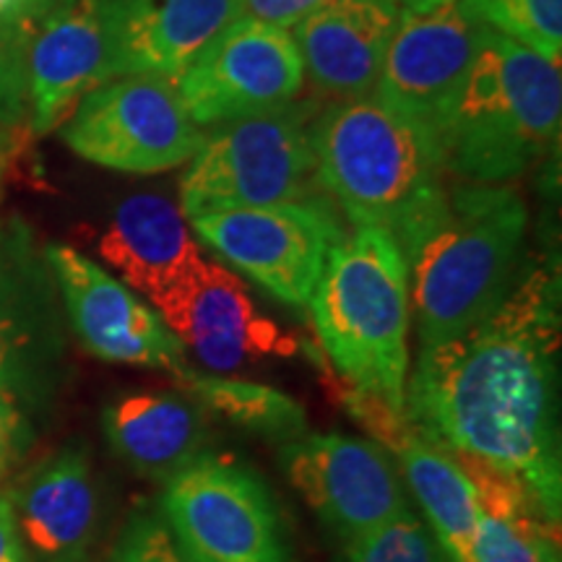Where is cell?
I'll use <instances>...</instances> for the list:
<instances>
[{
    "mask_svg": "<svg viewBox=\"0 0 562 562\" xmlns=\"http://www.w3.org/2000/svg\"><path fill=\"white\" fill-rule=\"evenodd\" d=\"M560 273L529 263L490 315L419 349L404 417L451 459L524 484L552 524L562 518L558 419Z\"/></svg>",
    "mask_w": 562,
    "mask_h": 562,
    "instance_id": "1",
    "label": "cell"
},
{
    "mask_svg": "<svg viewBox=\"0 0 562 562\" xmlns=\"http://www.w3.org/2000/svg\"><path fill=\"white\" fill-rule=\"evenodd\" d=\"M318 182L355 227L381 229L409 261L448 201L440 140L375 97L323 108L311 123Z\"/></svg>",
    "mask_w": 562,
    "mask_h": 562,
    "instance_id": "2",
    "label": "cell"
},
{
    "mask_svg": "<svg viewBox=\"0 0 562 562\" xmlns=\"http://www.w3.org/2000/svg\"><path fill=\"white\" fill-rule=\"evenodd\" d=\"M311 318L344 389L404 412L409 378V261L391 235L355 227L328 252Z\"/></svg>",
    "mask_w": 562,
    "mask_h": 562,
    "instance_id": "3",
    "label": "cell"
},
{
    "mask_svg": "<svg viewBox=\"0 0 562 562\" xmlns=\"http://www.w3.org/2000/svg\"><path fill=\"white\" fill-rule=\"evenodd\" d=\"M560 115V60L487 26L438 131L446 172L480 186L521 178L558 144Z\"/></svg>",
    "mask_w": 562,
    "mask_h": 562,
    "instance_id": "4",
    "label": "cell"
},
{
    "mask_svg": "<svg viewBox=\"0 0 562 562\" xmlns=\"http://www.w3.org/2000/svg\"><path fill=\"white\" fill-rule=\"evenodd\" d=\"M529 209L508 186L448 188L440 220L409 256L419 349L453 339L501 305L521 266Z\"/></svg>",
    "mask_w": 562,
    "mask_h": 562,
    "instance_id": "5",
    "label": "cell"
},
{
    "mask_svg": "<svg viewBox=\"0 0 562 562\" xmlns=\"http://www.w3.org/2000/svg\"><path fill=\"white\" fill-rule=\"evenodd\" d=\"M311 123L313 104L290 102L203 133L180 180L182 216L328 199L318 182Z\"/></svg>",
    "mask_w": 562,
    "mask_h": 562,
    "instance_id": "6",
    "label": "cell"
},
{
    "mask_svg": "<svg viewBox=\"0 0 562 562\" xmlns=\"http://www.w3.org/2000/svg\"><path fill=\"white\" fill-rule=\"evenodd\" d=\"M159 513L186 562H292L269 484L229 456L203 453L172 474Z\"/></svg>",
    "mask_w": 562,
    "mask_h": 562,
    "instance_id": "7",
    "label": "cell"
},
{
    "mask_svg": "<svg viewBox=\"0 0 562 562\" xmlns=\"http://www.w3.org/2000/svg\"><path fill=\"white\" fill-rule=\"evenodd\" d=\"M60 136L70 151L104 170L157 175L186 165L203 133L182 108L178 83L121 76L91 89Z\"/></svg>",
    "mask_w": 562,
    "mask_h": 562,
    "instance_id": "8",
    "label": "cell"
},
{
    "mask_svg": "<svg viewBox=\"0 0 562 562\" xmlns=\"http://www.w3.org/2000/svg\"><path fill=\"white\" fill-rule=\"evenodd\" d=\"M191 227L222 263L292 307H307L328 252L347 232L331 199L216 211Z\"/></svg>",
    "mask_w": 562,
    "mask_h": 562,
    "instance_id": "9",
    "label": "cell"
},
{
    "mask_svg": "<svg viewBox=\"0 0 562 562\" xmlns=\"http://www.w3.org/2000/svg\"><path fill=\"white\" fill-rule=\"evenodd\" d=\"M484 30L469 0H425L402 9L372 97L438 136Z\"/></svg>",
    "mask_w": 562,
    "mask_h": 562,
    "instance_id": "10",
    "label": "cell"
},
{
    "mask_svg": "<svg viewBox=\"0 0 562 562\" xmlns=\"http://www.w3.org/2000/svg\"><path fill=\"white\" fill-rule=\"evenodd\" d=\"M302 83L305 66L292 32L240 16L180 76L178 94L199 128H214L284 108Z\"/></svg>",
    "mask_w": 562,
    "mask_h": 562,
    "instance_id": "11",
    "label": "cell"
},
{
    "mask_svg": "<svg viewBox=\"0 0 562 562\" xmlns=\"http://www.w3.org/2000/svg\"><path fill=\"white\" fill-rule=\"evenodd\" d=\"M42 258L66 302L76 339L89 355L104 362L165 370L172 378L191 368L186 347L159 313L100 263L63 243L47 245Z\"/></svg>",
    "mask_w": 562,
    "mask_h": 562,
    "instance_id": "12",
    "label": "cell"
},
{
    "mask_svg": "<svg viewBox=\"0 0 562 562\" xmlns=\"http://www.w3.org/2000/svg\"><path fill=\"white\" fill-rule=\"evenodd\" d=\"M281 467L302 501L344 542L409 510L396 463L375 440L300 435L281 448Z\"/></svg>",
    "mask_w": 562,
    "mask_h": 562,
    "instance_id": "13",
    "label": "cell"
},
{
    "mask_svg": "<svg viewBox=\"0 0 562 562\" xmlns=\"http://www.w3.org/2000/svg\"><path fill=\"white\" fill-rule=\"evenodd\" d=\"M165 326L211 372L240 370L266 357H292L297 341L252 305L240 279L203 261L151 302Z\"/></svg>",
    "mask_w": 562,
    "mask_h": 562,
    "instance_id": "14",
    "label": "cell"
},
{
    "mask_svg": "<svg viewBox=\"0 0 562 562\" xmlns=\"http://www.w3.org/2000/svg\"><path fill=\"white\" fill-rule=\"evenodd\" d=\"M104 81H112L104 0H55L34 21L26 53L30 128L37 136L60 128Z\"/></svg>",
    "mask_w": 562,
    "mask_h": 562,
    "instance_id": "15",
    "label": "cell"
},
{
    "mask_svg": "<svg viewBox=\"0 0 562 562\" xmlns=\"http://www.w3.org/2000/svg\"><path fill=\"white\" fill-rule=\"evenodd\" d=\"M112 79L178 81L232 21L240 0H104Z\"/></svg>",
    "mask_w": 562,
    "mask_h": 562,
    "instance_id": "16",
    "label": "cell"
},
{
    "mask_svg": "<svg viewBox=\"0 0 562 562\" xmlns=\"http://www.w3.org/2000/svg\"><path fill=\"white\" fill-rule=\"evenodd\" d=\"M398 5L389 0H328L294 24L292 37L305 76L336 100L370 97L396 30Z\"/></svg>",
    "mask_w": 562,
    "mask_h": 562,
    "instance_id": "17",
    "label": "cell"
},
{
    "mask_svg": "<svg viewBox=\"0 0 562 562\" xmlns=\"http://www.w3.org/2000/svg\"><path fill=\"white\" fill-rule=\"evenodd\" d=\"M97 250L125 286L149 302L203 261L180 206L159 193H136L117 203Z\"/></svg>",
    "mask_w": 562,
    "mask_h": 562,
    "instance_id": "18",
    "label": "cell"
},
{
    "mask_svg": "<svg viewBox=\"0 0 562 562\" xmlns=\"http://www.w3.org/2000/svg\"><path fill=\"white\" fill-rule=\"evenodd\" d=\"M110 446L149 480L167 482L209 446L203 409L182 391H133L102 414Z\"/></svg>",
    "mask_w": 562,
    "mask_h": 562,
    "instance_id": "19",
    "label": "cell"
},
{
    "mask_svg": "<svg viewBox=\"0 0 562 562\" xmlns=\"http://www.w3.org/2000/svg\"><path fill=\"white\" fill-rule=\"evenodd\" d=\"M21 542L37 562H83L97 521L87 453L66 448L13 492Z\"/></svg>",
    "mask_w": 562,
    "mask_h": 562,
    "instance_id": "20",
    "label": "cell"
},
{
    "mask_svg": "<svg viewBox=\"0 0 562 562\" xmlns=\"http://www.w3.org/2000/svg\"><path fill=\"white\" fill-rule=\"evenodd\" d=\"M372 438L402 463L409 492L425 510L430 531L453 562H469V547L480 518L476 492L459 463L414 430L406 417H393Z\"/></svg>",
    "mask_w": 562,
    "mask_h": 562,
    "instance_id": "21",
    "label": "cell"
},
{
    "mask_svg": "<svg viewBox=\"0 0 562 562\" xmlns=\"http://www.w3.org/2000/svg\"><path fill=\"white\" fill-rule=\"evenodd\" d=\"M47 263L34 261L24 224L0 227V391L34 347L47 313Z\"/></svg>",
    "mask_w": 562,
    "mask_h": 562,
    "instance_id": "22",
    "label": "cell"
},
{
    "mask_svg": "<svg viewBox=\"0 0 562 562\" xmlns=\"http://www.w3.org/2000/svg\"><path fill=\"white\" fill-rule=\"evenodd\" d=\"M175 383L201 409L220 414L232 425L266 435V438L290 442L307 430L305 409L292 396L271 385L235 381L224 375H201L193 368L175 375Z\"/></svg>",
    "mask_w": 562,
    "mask_h": 562,
    "instance_id": "23",
    "label": "cell"
},
{
    "mask_svg": "<svg viewBox=\"0 0 562 562\" xmlns=\"http://www.w3.org/2000/svg\"><path fill=\"white\" fill-rule=\"evenodd\" d=\"M469 562H560V526L533 510L516 516L480 510Z\"/></svg>",
    "mask_w": 562,
    "mask_h": 562,
    "instance_id": "24",
    "label": "cell"
},
{
    "mask_svg": "<svg viewBox=\"0 0 562 562\" xmlns=\"http://www.w3.org/2000/svg\"><path fill=\"white\" fill-rule=\"evenodd\" d=\"M490 30L516 40L547 60L562 55V0H469Z\"/></svg>",
    "mask_w": 562,
    "mask_h": 562,
    "instance_id": "25",
    "label": "cell"
},
{
    "mask_svg": "<svg viewBox=\"0 0 562 562\" xmlns=\"http://www.w3.org/2000/svg\"><path fill=\"white\" fill-rule=\"evenodd\" d=\"M344 562H453L446 547L412 508L351 539Z\"/></svg>",
    "mask_w": 562,
    "mask_h": 562,
    "instance_id": "26",
    "label": "cell"
},
{
    "mask_svg": "<svg viewBox=\"0 0 562 562\" xmlns=\"http://www.w3.org/2000/svg\"><path fill=\"white\" fill-rule=\"evenodd\" d=\"M34 21L0 16V131H13L30 123V83H26V53H30Z\"/></svg>",
    "mask_w": 562,
    "mask_h": 562,
    "instance_id": "27",
    "label": "cell"
},
{
    "mask_svg": "<svg viewBox=\"0 0 562 562\" xmlns=\"http://www.w3.org/2000/svg\"><path fill=\"white\" fill-rule=\"evenodd\" d=\"M110 562H186L161 518L136 516L117 539Z\"/></svg>",
    "mask_w": 562,
    "mask_h": 562,
    "instance_id": "28",
    "label": "cell"
},
{
    "mask_svg": "<svg viewBox=\"0 0 562 562\" xmlns=\"http://www.w3.org/2000/svg\"><path fill=\"white\" fill-rule=\"evenodd\" d=\"M323 3H328V0H240V11L245 19L290 30L302 19L311 16L313 11H318Z\"/></svg>",
    "mask_w": 562,
    "mask_h": 562,
    "instance_id": "29",
    "label": "cell"
},
{
    "mask_svg": "<svg viewBox=\"0 0 562 562\" xmlns=\"http://www.w3.org/2000/svg\"><path fill=\"white\" fill-rule=\"evenodd\" d=\"M21 442V412L9 391H0V480L9 472Z\"/></svg>",
    "mask_w": 562,
    "mask_h": 562,
    "instance_id": "30",
    "label": "cell"
},
{
    "mask_svg": "<svg viewBox=\"0 0 562 562\" xmlns=\"http://www.w3.org/2000/svg\"><path fill=\"white\" fill-rule=\"evenodd\" d=\"M0 562H30L19 533L13 492H3L0 495Z\"/></svg>",
    "mask_w": 562,
    "mask_h": 562,
    "instance_id": "31",
    "label": "cell"
},
{
    "mask_svg": "<svg viewBox=\"0 0 562 562\" xmlns=\"http://www.w3.org/2000/svg\"><path fill=\"white\" fill-rule=\"evenodd\" d=\"M55 3V0H30V5H32V16H34V21H37L42 13H45L47 9H50V5Z\"/></svg>",
    "mask_w": 562,
    "mask_h": 562,
    "instance_id": "32",
    "label": "cell"
},
{
    "mask_svg": "<svg viewBox=\"0 0 562 562\" xmlns=\"http://www.w3.org/2000/svg\"><path fill=\"white\" fill-rule=\"evenodd\" d=\"M9 144H11V136L5 131H0V154H9Z\"/></svg>",
    "mask_w": 562,
    "mask_h": 562,
    "instance_id": "33",
    "label": "cell"
},
{
    "mask_svg": "<svg viewBox=\"0 0 562 562\" xmlns=\"http://www.w3.org/2000/svg\"><path fill=\"white\" fill-rule=\"evenodd\" d=\"M5 159H9V154H0V195H3V178H5Z\"/></svg>",
    "mask_w": 562,
    "mask_h": 562,
    "instance_id": "34",
    "label": "cell"
},
{
    "mask_svg": "<svg viewBox=\"0 0 562 562\" xmlns=\"http://www.w3.org/2000/svg\"><path fill=\"white\" fill-rule=\"evenodd\" d=\"M389 3H393V5H398V9H409V5H417V3H425V0H389Z\"/></svg>",
    "mask_w": 562,
    "mask_h": 562,
    "instance_id": "35",
    "label": "cell"
},
{
    "mask_svg": "<svg viewBox=\"0 0 562 562\" xmlns=\"http://www.w3.org/2000/svg\"><path fill=\"white\" fill-rule=\"evenodd\" d=\"M0 227H3V222H0Z\"/></svg>",
    "mask_w": 562,
    "mask_h": 562,
    "instance_id": "36",
    "label": "cell"
}]
</instances>
